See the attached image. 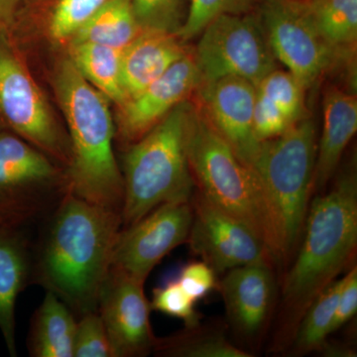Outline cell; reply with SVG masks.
Wrapping results in <instances>:
<instances>
[{"label": "cell", "instance_id": "6da1fadb", "mask_svg": "<svg viewBox=\"0 0 357 357\" xmlns=\"http://www.w3.org/2000/svg\"><path fill=\"white\" fill-rule=\"evenodd\" d=\"M49 218L33 252L32 282L55 294L77 316L98 311L121 213L68 191Z\"/></svg>", "mask_w": 357, "mask_h": 357}, {"label": "cell", "instance_id": "7a4b0ae2", "mask_svg": "<svg viewBox=\"0 0 357 357\" xmlns=\"http://www.w3.org/2000/svg\"><path fill=\"white\" fill-rule=\"evenodd\" d=\"M304 241L284 278L273 351H285L305 312L321 291L349 266L357 249V181L338 178L330 192L310 203Z\"/></svg>", "mask_w": 357, "mask_h": 357}, {"label": "cell", "instance_id": "3957f363", "mask_svg": "<svg viewBox=\"0 0 357 357\" xmlns=\"http://www.w3.org/2000/svg\"><path fill=\"white\" fill-rule=\"evenodd\" d=\"M54 88L69 130L66 170L75 196L121 213L123 177L114 151V126L107 98L93 88L69 58L58 65Z\"/></svg>", "mask_w": 357, "mask_h": 357}, {"label": "cell", "instance_id": "277c9868", "mask_svg": "<svg viewBox=\"0 0 357 357\" xmlns=\"http://www.w3.org/2000/svg\"><path fill=\"white\" fill-rule=\"evenodd\" d=\"M317 147L316 126L304 117L278 137L263 141L251 166L266 206L274 264L287 263L302 236L314 191Z\"/></svg>", "mask_w": 357, "mask_h": 357}, {"label": "cell", "instance_id": "5b68a950", "mask_svg": "<svg viewBox=\"0 0 357 357\" xmlns=\"http://www.w3.org/2000/svg\"><path fill=\"white\" fill-rule=\"evenodd\" d=\"M194 107L185 100L130 145L123 160L122 227L161 204L191 199L194 194L187 142Z\"/></svg>", "mask_w": 357, "mask_h": 357}, {"label": "cell", "instance_id": "8992f818", "mask_svg": "<svg viewBox=\"0 0 357 357\" xmlns=\"http://www.w3.org/2000/svg\"><path fill=\"white\" fill-rule=\"evenodd\" d=\"M187 152L197 192L252 230L272 256L271 229L257 176L236 156L204 112L195 107L190 117Z\"/></svg>", "mask_w": 357, "mask_h": 357}, {"label": "cell", "instance_id": "52a82bcc", "mask_svg": "<svg viewBox=\"0 0 357 357\" xmlns=\"http://www.w3.org/2000/svg\"><path fill=\"white\" fill-rule=\"evenodd\" d=\"M69 191L48 155L0 129V225L26 227L50 215Z\"/></svg>", "mask_w": 357, "mask_h": 357}, {"label": "cell", "instance_id": "ba28073f", "mask_svg": "<svg viewBox=\"0 0 357 357\" xmlns=\"http://www.w3.org/2000/svg\"><path fill=\"white\" fill-rule=\"evenodd\" d=\"M199 35L194 59L202 84L237 77L257 86L277 69L261 22L253 16L222 14Z\"/></svg>", "mask_w": 357, "mask_h": 357}, {"label": "cell", "instance_id": "9c48e42d", "mask_svg": "<svg viewBox=\"0 0 357 357\" xmlns=\"http://www.w3.org/2000/svg\"><path fill=\"white\" fill-rule=\"evenodd\" d=\"M0 123L52 158L69 165L70 141L8 39H0Z\"/></svg>", "mask_w": 357, "mask_h": 357}, {"label": "cell", "instance_id": "30bf717a", "mask_svg": "<svg viewBox=\"0 0 357 357\" xmlns=\"http://www.w3.org/2000/svg\"><path fill=\"white\" fill-rule=\"evenodd\" d=\"M261 24L275 59L306 89L340 56L314 26L306 0H265Z\"/></svg>", "mask_w": 357, "mask_h": 357}, {"label": "cell", "instance_id": "8fae6325", "mask_svg": "<svg viewBox=\"0 0 357 357\" xmlns=\"http://www.w3.org/2000/svg\"><path fill=\"white\" fill-rule=\"evenodd\" d=\"M192 220L191 199L157 206L137 222L122 227L115 243L112 267L146 281L165 256L187 243Z\"/></svg>", "mask_w": 357, "mask_h": 357}, {"label": "cell", "instance_id": "7c38bea8", "mask_svg": "<svg viewBox=\"0 0 357 357\" xmlns=\"http://www.w3.org/2000/svg\"><path fill=\"white\" fill-rule=\"evenodd\" d=\"M192 220L187 243L217 274L234 268L269 262L272 256L261 238L244 223L213 206L199 192L191 198Z\"/></svg>", "mask_w": 357, "mask_h": 357}, {"label": "cell", "instance_id": "4fadbf2b", "mask_svg": "<svg viewBox=\"0 0 357 357\" xmlns=\"http://www.w3.org/2000/svg\"><path fill=\"white\" fill-rule=\"evenodd\" d=\"M145 282L110 268L100 291L98 312L114 357L145 356L153 351L157 337L150 325V302Z\"/></svg>", "mask_w": 357, "mask_h": 357}, {"label": "cell", "instance_id": "5bb4252c", "mask_svg": "<svg viewBox=\"0 0 357 357\" xmlns=\"http://www.w3.org/2000/svg\"><path fill=\"white\" fill-rule=\"evenodd\" d=\"M201 84L195 59L187 54L153 83L119 105V137L124 142L133 144L169 112L185 102Z\"/></svg>", "mask_w": 357, "mask_h": 357}, {"label": "cell", "instance_id": "9a60e30c", "mask_svg": "<svg viewBox=\"0 0 357 357\" xmlns=\"http://www.w3.org/2000/svg\"><path fill=\"white\" fill-rule=\"evenodd\" d=\"M204 114L245 165L252 166L261 142L253 130L256 86L237 77H225L199 86Z\"/></svg>", "mask_w": 357, "mask_h": 357}, {"label": "cell", "instance_id": "2e32d148", "mask_svg": "<svg viewBox=\"0 0 357 357\" xmlns=\"http://www.w3.org/2000/svg\"><path fill=\"white\" fill-rule=\"evenodd\" d=\"M273 266L269 262L243 265L218 281L227 318L241 335L253 337L266 323L276 291Z\"/></svg>", "mask_w": 357, "mask_h": 357}, {"label": "cell", "instance_id": "e0dca14e", "mask_svg": "<svg viewBox=\"0 0 357 357\" xmlns=\"http://www.w3.org/2000/svg\"><path fill=\"white\" fill-rule=\"evenodd\" d=\"M32 243L26 227L0 225V333L16 356L15 307L18 296L32 282Z\"/></svg>", "mask_w": 357, "mask_h": 357}, {"label": "cell", "instance_id": "ac0fdd59", "mask_svg": "<svg viewBox=\"0 0 357 357\" xmlns=\"http://www.w3.org/2000/svg\"><path fill=\"white\" fill-rule=\"evenodd\" d=\"M183 43L174 33L142 30L122 51V84L126 100L137 95L187 55Z\"/></svg>", "mask_w": 357, "mask_h": 357}, {"label": "cell", "instance_id": "d6986e66", "mask_svg": "<svg viewBox=\"0 0 357 357\" xmlns=\"http://www.w3.org/2000/svg\"><path fill=\"white\" fill-rule=\"evenodd\" d=\"M323 132L317 147L314 190L325 189L335 175L345 148L357 131V98L340 89L326 93L323 105Z\"/></svg>", "mask_w": 357, "mask_h": 357}, {"label": "cell", "instance_id": "ffe728a7", "mask_svg": "<svg viewBox=\"0 0 357 357\" xmlns=\"http://www.w3.org/2000/svg\"><path fill=\"white\" fill-rule=\"evenodd\" d=\"M77 319L63 301L47 291L33 314L28 351L34 357H74Z\"/></svg>", "mask_w": 357, "mask_h": 357}, {"label": "cell", "instance_id": "44dd1931", "mask_svg": "<svg viewBox=\"0 0 357 357\" xmlns=\"http://www.w3.org/2000/svg\"><path fill=\"white\" fill-rule=\"evenodd\" d=\"M122 51L91 42H70V60L93 88L121 105L126 100L122 84Z\"/></svg>", "mask_w": 357, "mask_h": 357}, {"label": "cell", "instance_id": "7402d4cb", "mask_svg": "<svg viewBox=\"0 0 357 357\" xmlns=\"http://www.w3.org/2000/svg\"><path fill=\"white\" fill-rule=\"evenodd\" d=\"M141 31L132 0H107L70 42H91L123 50Z\"/></svg>", "mask_w": 357, "mask_h": 357}, {"label": "cell", "instance_id": "603a6c76", "mask_svg": "<svg viewBox=\"0 0 357 357\" xmlns=\"http://www.w3.org/2000/svg\"><path fill=\"white\" fill-rule=\"evenodd\" d=\"M153 352L170 357H251L236 347L218 326H185L168 337L157 338Z\"/></svg>", "mask_w": 357, "mask_h": 357}, {"label": "cell", "instance_id": "cb8c5ba5", "mask_svg": "<svg viewBox=\"0 0 357 357\" xmlns=\"http://www.w3.org/2000/svg\"><path fill=\"white\" fill-rule=\"evenodd\" d=\"M344 284V277L337 279L312 301L299 326L290 347L294 356H305L318 351L331 335L333 316Z\"/></svg>", "mask_w": 357, "mask_h": 357}, {"label": "cell", "instance_id": "d4e9b609", "mask_svg": "<svg viewBox=\"0 0 357 357\" xmlns=\"http://www.w3.org/2000/svg\"><path fill=\"white\" fill-rule=\"evenodd\" d=\"M307 10L324 40L338 53L357 39V0H306Z\"/></svg>", "mask_w": 357, "mask_h": 357}, {"label": "cell", "instance_id": "484cf974", "mask_svg": "<svg viewBox=\"0 0 357 357\" xmlns=\"http://www.w3.org/2000/svg\"><path fill=\"white\" fill-rule=\"evenodd\" d=\"M256 89L283 110L293 123L304 119L305 89L291 73L275 69Z\"/></svg>", "mask_w": 357, "mask_h": 357}, {"label": "cell", "instance_id": "4316f807", "mask_svg": "<svg viewBox=\"0 0 357 357\" xmlns=\"http://www.w3.org/2000/svg\"><path fill=\"white\" fill-rule=\"evenodd\" d=\"M187 0H132L141 30H158L177 34L184 24Z\"/></svg>", "mask_w": 357, "mask_h": 357}, {"label": "cell", "instance_id": "83f0119b", "mask_svg": "<svg viewBox=\"0 0 357 357\" xmlns=\"http://www.w3.org/2000/svg\"><path fill=\"white\" fill-rule=\"evenodd\" d=\"M253 0H189L184 24L178 33L183 42L199 36L211 21L222 14H241Z\"/></svg>", "mask_w": 357, "mask_h": 357}, {"label": "cell", "instance_id": "f1b7e54d", "mask_svg": "<svg viewBox=\"0 0 357 357\" xmlns=\"http://www.w3.org/2000/svg\"><path fill=\"white\" fill-rule=\"evenodd\" d=\"M107 0H59L49 23V32L56 41L70 40Z\"/></svg>", "mask_w": 357, "mask_h": 357}, {"label": "cell", "instance_id": "f546056e", "mask_svg": "<svg viewBox=\"0 0 357 357\" xmlns=\"http://www.w3.org/2000/svg\"><path fill=\"white\" fill-rule=\"evenodd\" d=\"M150 307L167 316L182 319L187 328L199 325L201 319L196 302L185 292L177 278L164 282L154 289Z\"/></svg>", "mask_w": 357, "mask_h": 357}, {"label": "cell", "instance_id": "4dcf8cb0", "mask_svg": "<svg viewBox=\"0 0 357 357\" xmlns=\"http://www.w3.org/2000/svg\"><path fill=\"white\" fill-rule=\"evenodd\" d=\"M74 357H114L107 330L98 311L86 312L77 321Z\"/></svg>", "mask_w": 357, "mask_h": 357}, {"label": "cell", "instance_id": "1f68e13d", "mask_svg": "<svg viewBox=\"0 0 357 357\" xmlns=\"http://www.w3.org/2000/svg\"><path fill=\"white\" fill-rule=\"evenodd\" d=\"M290 119L273 102L256 91L255 110H253V130L260 142L273 139L288 130L293 126Z\"/></svg>", "mask_w": 357, "mask_h": 357}, {"label": "cell", "instance_id": "d6a6232c", "mask_svg": "<svg viewBox=\"0 0 357 357\" xmlns=\"http://www.w3.org/2000/svg\"><path fill=\"white\" fill-rule=\"evenodd\" d=\"M217 273L204 261L188 263L178 272L177 280L195 302L217 290Z\"/></svg>", "mask_w": 357, "mask_h": 357}, {"label": "cell", "instance_id": "836d02e7", "mask_svg": "<svg viewBox=\"0 0 357 357\" xmlns=\"http://www.w3.org/2000/svg\"><path fill=\"white\" fill-rule=\"evenodd\" d=\"M357 311V267H351L344 276V284L338 298L333 316L331 333L337 332L356 314Z\"/></svg>", "mask_w": 357, "mask_h": 357}, {"label": "cell", "instance_id": "e575fe53", "mask_svg": "<svg viewBox=\"0 0 357 357\" xmlns=\"http://www.w3.org/2000/svg\"><path fill=\"white\" fill-rule=\"evenodd\" d=\"M20 0H0V39H8Z\"/></svg>", "mask_w": 357, "mask_h": 357}, {"label": "cell", "instance_id": "d590c367", "mask_svg": "<svg viewBox=\"0 0 357 357\" xmlns=\"http://www.w3.org/2000/svg\"><path fill=\"white\" fill-rule=\"evenodd\" d=\"M318 352L323 354V356L331 357H352L356 356V354H354V351H352L351 349H349V347H345L344 344H328L326 340L324 342L323 345H321Z\"/></svg>", "mask_w": 357, "mask_h": 357}]
</instances>
